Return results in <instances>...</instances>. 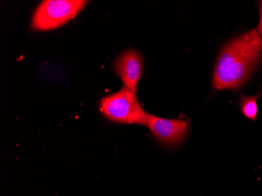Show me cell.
<instances>
[{
    "instance_id": "cell-1",
    "label": "cell",
    "mask_w": 262,
    "mask_h": 196,
    "mask_svg": "<svg viewBox=\"0 0 262 196\" xmlns=\"http://www.w3.org/2000/svg\"><path fill=\"white\" fill-rule=\"evenodd\" d=\"M262 57V38L257 30L248 32L225 46L217 59L213 76L216 90L241 88Z\"/></svg>"
},
{
    "instance_id": "cell-2",
    "label": "cell",
    "mask_w": 262,
    "mask_h": 196,
    "mask_svg": "<svg viewBox=\"0 0 262 196\" xmlns=\"http://www.w3.org/2000/svg\"><path fill=\"white\" fill-rule=\"evenodd\" d=\"M100 110L113 122L148 126L147 113L140 105L136 95L126 86L101 99Z\"/></svg>"
},
{
    "instance_id": "cell-3",
    "label": "cell",
    "mask_w": 262,
    "mask_h": 196,
    "mask_svg": "<svg viewBox=\"0 0 262 196\" xmlns=\"http://www.w3.org/2000/svg\"><path fill=\"white\" fill-rule=\"evenodd\" d=\"M86 4V1L81 0L43 1L34 13L31 27L37 31L57 29L74 18Z\"/></svg>"
},
{
    "instance_id": "cell-4",
    "label": "cell",
    "mask_w": 262,
    "mask_h": 196,
    "mask_svg": "<svg viewBox=\"0 0 262 196\" xmlns=\"http://www.w3.org/2000/svg\"><path fill=\"white\" fill-rule=\"evenodd\" d=\"M148 126L159 142L167 147L180 145L186 138L188 122L182 119H166L147 113Z\"/></svg>"
},
{
    "instance_id": "cell-5",
    "label": "cell",
    "mask_w": 262,
    "mask_h": 196,
    "mask_svg": "<svg viewBox=\"0 0 262 196\" xmlns=\"http://www.w3.org/2000/svg\"><path fill=\"white\" fill-rule=\"evenodd\" d=\"M115 70L125 86L136 95L137 88L142 73V57L133 50H128L118 57L114 64Z\"/></svg>"
},
{
    "instance_id": "cell-6",
    "label": "cell",
    "mask_w": 262,
    "mask_h": 196,
    "mask_svg": "<svg viewBox=\"0 0 262 196\" xmlns=\"http://www.w3.org/2000/svg\"><path fill=\"white\" fill-rule=\"evenodd\" d=\"M257 96H242L241 100V109L244 116L253 121H257Z\"/></svg>"
},
{
    "instance_id": "cell-7",
    "label": "cell",
    "mask_w": 262,
    "mask_h": 196,
    "mask_svg": "<svg viewBox=\"0 0 262 196\" xmlns=\"http://www.w3.org/2000/svg\"><path fill=\"white\" fill-rule=\"evenodd\" d=\"M257 32H258L260 36L262 37V2L260 4V23H259L258 27H257Z\"/></svg>"
}]
</instances>
